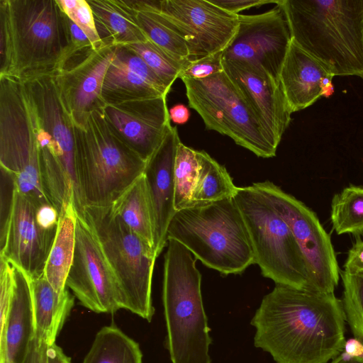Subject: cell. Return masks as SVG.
<instances>
[{"instance_id":"1","label":"cell","mask_w":363,"mask_h":363,"mask_svg":"<svg viewBox=\"0 0 363 363\" xmlns=\"http://www.w3.org/2000/svg\"><path fill=\"white\" fill-rule=\"evenodd\" d=\"M342 300L276 284L252 316L254 345L276 363H328L346 345Z\"/></svg>"},{"instance_id":"2","label":"cell","mask_w":363,"mask_h":363,"mask_svg":"<svg viewBox=\"0 0 363 363\" xmlns=\"http://www.w3.org/2000/svg\"><path fill=\"white\" fill-rule=\"evenodd\" d=\"M291 40L335 76L363 79V0H279Z\"/></svg>"},{"instance_id":"3","label":"cell","mask_w":363,"mask_h":363,"mask_svg":"<svg viewBox=\"0 0 363 363\" xmlns=\"http://www.w3.org/2000/svg\"><path fill=\"white\" fill-rule=\"evenodd\" d=\"M65 45L56 0H0V76L52 74Z\"/></svg>"},{"instance_id":"4","label":"cell","mask_w":363,"mask_h":363,"mask_svg":"<svg viewBox=\"0 0 363 363\" xmlns=\"http://www.w3.org/2000/svg\"><path fill=\"white\" fill-rule=\"evenodd\" d=\"M162 301L166 346L172 363H211L210 328L201 295L196 259L182 244L168 239Z\"/></svg>"},{"instance_id":"5","label":"cell","mask_w":363,"mask_h":363,"mask_svg":"<svg viewBox=\"0 0 363 363\" xmlns=\"http://www.w3.org/2000/svg\"><path fill=\"white\" fill-rule=\"evenodd\" d=\"M167 236L223 274L242 273L255 264L249 234L233 196L177 211Z\"/></svg>"},{"instance_id":"6","label":"cell","mask_w":363,"mask_h":363,"mask_svg":"<svg viewBox=\"0 0 363 363\" xmlns=\"http://www.w3.org/2000/svg\"><path fill=\"white\" fill-rule=\"evenodd\" d=\"M75 166L82 206H107L143 173L146 162L116 134L102 110L74 126Z\"/></svg>"},{"instance_id":"7","label":"cell","mask_w":363,"mask_h":363,"mask_svg":"<svg viewBox=\"0 0 363 363\" xmlns=\"http://www.w3.org/2000/svg\"><path fill=\"white\" fill-rule=\"evenodd\" d=\"M80 215L96 238L118 284L122 308L151 322L154 250L107 206H84Z\"/></svg>"},{"instance_id":"8","label":"cell","mask_w":363,"mask_h":363,"mask_svg":"<svg viewBox=\"0 0 363 363\" xmlns=\"http://www.w3.org/2000/svg\"><path fill=\"white\" fill-rule=\"evenodd\" d=\"M233 198L243 217L255 264L276 284L311 291L303 253L286 221L255 187H238Z\"/></svg>"},{"instance_id":"9","label":"cell","mask_w":363,"mask_h":363,"mask_svg":"<svg viewBox=\"0 0 363 363\" xmlns=\"http://www.w3.org/2000/svg\"><path fill=\"white\" fill-rule=\"evenodd\" d=\"M38 129L34 104L24 82L0 76V168L13 176L17 191L38 207L50 203L40 177Z\"/></svg>"},{"instance_id":"10","label":"cell","mask_w":363,"mask_h":363,"mask_svg":"<svg viewBox=\"0 0 363 363\" xmlns=\"http://www.w3.org/2000/svg\"><path fill=\"white\" fill-rule=\"evenodd\" d=\"M180 79L189 106L199 114L207 129L230 137L257 157L276 155L277 150L224 70L201 79Z\"/></svg>"},{"instance_id":"11","label":"cell","mask_w":363,"mask_h":363,"mask_svg":"<svg viewBox=\"0 0 363 363\" xmlns=\"http://www.w3.org/2000/svg\"><path fill=\"white\" fill-rule=\"evenodd\" d=\"M252 186L269 200L292 231L307 265L311 291L334 293L339 267L330 237L315 213L272 182Z\"/></svg>"},{"instance_id":"12","label":"cell","mask_w":363,"mask_h":363,"mask_svg":"<svg viewBox=\"0 0 363 363\" xmlns=\"http://www.w3.org/2000/svg\"><path fill=\"white\" fill-rule=\"evenodd\" d=\"M66 287L83 306L94 313H114L122 308L114 274L96 238L79 213L74 254Z\"/></svg>"},{"instance_id":"13","label":"cell","mask_w":363,"mask_h":363,"mask_svg":"<svg viewBox=\"0 0 363 363\" xmlns=\"http://www.w3.org/2000/svg\"><path fill=\"white\" fill-rule=\"evenodd\" d=\"M159 11L185 38L191 60L223 52L233 42L240 26L238 14L209 0H161Z\"/></svg>"},{"instance_id":"14","label":"cell","mask_w":363,"mask_h":363,"mask_svg":"<svg viewBox=\"0 0 363 363\" xmlns=\"http://www.w3.org/2000/svg\"><path fill=\"white\" fill-rule=\"evenodd\" d=\"M240 26L223 59L242 60L264 69L274 79L279 74L291 36L287 21L279 6L255 15L238 14Z\"/></svg>"},{"instance_id":"15","label":"cell","mask_w":363,"mask_h":363,"mask_svg":"<svg viewBox=\"0 0 363 363\" xmlns=\"http://www.w3.org/2000/svg\"><path fill=\"white\" fill-rule=\"evenodd\" d=\"M117 47L105 45L77 62L52 73L60 99L74 126L84 128L91 113L106 105L102 87Z\"/></svg>"},{"instance_id":"16","label":"cell","mask_w":363,"mask_h":363,"mask_svg":"<svg viewBox=\"0 0 363 363\" xmlns=\"http://www.w3.org/2000/svg\"><path fill=\"white\" fill-rule=\"evenodd\" d=\"M224 71L257 118L270 144L277 150L292 112L279 81L260 67L223 59Z\"/></svg>"},{"instance_id":"17","label":"cell","mask_w":363,"mask_h":363,"mask_svg":"<svg viewBox=\"0 0 363 363\" xmlns=\"http://www.w3.org/2000/svg\"><path fill=\"white\" fill-rule=\"evenodd\" d=\"M38 206L17 191L4 236L0 257L21 269L30 279L43 275L57 229L45 230L37 222Z\"/></svg>"},{"instance_id":"18","label":"cell","mask_w":363,"mask_h":363,"mask_svg":"<svg viewBox=\"0 0 363 363\" xmlns=\"http://www.w3.org/2000/svg\"><path fill=\"white\" fill-rule=\"evenodd\" d=\"M167 96L106 104L103 108L112 130L146 162L171 125Z\"/></svg>"},{"instance_id":"19","label":"cell","mask_w":363,"mask_h":363,"mask_svg":"<svg viewBox=\"0 0 363 363\" xmlns=\"http://www.w3.org/2000/svg\"><path fill=\"white\" fill-rule=\"evenodd\" d=\"M180 138L170 125L162 143L147 160L144 171L153 216L154 250L158 257L167 242V229L174 215V168Z\"/></svg>"},{"instance_id":"20","label":"cell","mask_w":363,"mask_h":363,"mask_svg":"<svg viewBox=\"0 0 363 363\" xmlns=\"http://www.w3.org/2000/svg\"><path fill=\"white\" fill-rule=\"evenodd\" d=\"M169 90L139 55L118 45L103 84L106 104L167 96Z\"/></svg>"},{"instance_id":"21","label":"cell","mask_w":363,"mask_h":363,"mask_svg":"<svg viewBox=\"0 0 363 363\" xmlns=\"http://www.w3.org/2000/svg\"><path fill=\"white\" fill-rule=\"evenodd\" d=\"M333 77L319 61L291 40L279 82L292 113L310 106L321 96H330L334 92Z\"/></svg>"},{"instance_id":"22","label":"cell","mask_w":363,"mask_h":363,"mask_svg":"<svg viewBox=\"0 0 363 363\" xmlns=\"http://www.w3.org/2000/svg\"><path fill=\"white\" fill-rule=\"evenodd\" d=\"M14 288L9 313L0 328V363H23L35 337L31 279L14 265Z\"/></svg>"},{"instance_id":"23","label":"cell","mask_w":363,"mask_h":363,"mask_svg":"<svg viewBox=\"0 0 363 363\" xmlns=\"http://www.w3.org/2000/svg\"><path fill=\"white\" fill-rule=\"evenodd\" d=\"M147 38L182 62L191 60L189 45L178 28L160 11V1L123 0Z\"/></svg>"},{"instance_id":"24","label":"cell","mask_w":363,"mask_h":363,"mask_svg":"<svg viewBox=\"0 0 363 363\" xmlns=\"http://www.w3.org/2000/svg\"><path fill=\"white\" fill-rule=\"evenodd\" d=\"M35 317V336L48 345L55 343L73 305L74 297L67 289L58 294L44 276L31 279Z\"/></svg>"},{"instance_id":"25","label":"cell","mask_w":363,"mask_h":363,"mask_svg":"<svg viewBox=\"0 0 363 363\" xmlns=\"http://www.w3.org/2000/svg\"><path fill=\"white\" fill-rule=\"evenodd\" d=\"M96 28L106 45L123 46L148 40L123 0H87Z\"/></svg>"},{"instance_id":"26","label":"cell","mask_w":363,"mask_h":363,"mask_svg":"<svg viewBox=\"0 0 363 363\" xmlns=\"http://www.w3.org/2000/svg\"><path fill=\"white\" fill-rule=\"evenodd\" d=\"M77 215L73 204L60 213L55 240L44 269V277L60 295L67 289V278L73 261Z\"/></svg>"},{"instance_id":"27","label":"cell","mask_w":363,"mask_h":363,"mask_svg":"<svg viewBox=\"0 0 363 363\" xmlns=\"http://www.w3.org/2000/svg\"><path fill=\"white\" fill-rule=\"evenodd\" d=\"M111 207L126 225L154 250L153 216L144 174L113 203Z\"/></svg>"},{"instance_id":"28","label":"cell","mask_w":363,"mask_h":363,"mask_svg":"<svg viewBox=\"0 0 363 363\" xmlns=\"http://www.w3.org/2000/svg\"><path fill=\"white\" fill-rule=\"evenodd\" d=\"M82 363H143L138 342L114 325L101 328Z\"/></svg>"},{"instance_id":"29","label":"cell","mask_w":363,"mask_h":363,"mask_svg":"<svg viewBox=\"0 0 363 363\" xmlns=\"http://www.w3.org/2000/svg\"><path fill=\"white\" fill-rule=\"evenodd\" d=\"M196 155L199 168L191 206L233 196L238 186L225 167L203 150H196Z\"/></svg>"},{"instance_id":"30","label":"cell","mask_w":363,"mask_h":363,"mask_svg":"<svg viewBox=\"0 0 363 363\" xmlns=\"http://www.w3.org/2000/svg\"><path fill=\"white\" fill-rule=\"evenodd\" d=\"M330 217L337 234H363V187L351 185L335 194Z\"/></svg>"},{"instance_id":"31","label":"cell","mask_w":363,"mask_h":363,"mask_svg":"<svg viewBox=\"0 0 363 363\" xmlns=\"http://www.w3.org/2000/svg\"><path fill=\"white\" fill-rule=\"evenodd\" d=\"M199 168L196 150L180 141L177 148L174 168L176 211L191 206Z\"/></svg>"},{"instance_id":"32","label":"cell","mask_w":363,"mask_h":363,"mask_svg":"<svg viewBox=\"0 0 363 363\" xmlns=\"http://www.w3.org/2000/svg\"><path fill=\"white\" fill-rule=\"evenodd\" d=\"M123 46L139 55L169 89L187 62L178 61L149 40Z\"/></svg>"},{"instance_id":"33","label":"cell","mask_w":363,"mask_h":363,"mask_svg":"<svg viewBox=\"0 0 363 363\" xmlns=\"http://www.w3.org/2000/svg\"><path fill=\"white\" fill-rule=\"evenodd\" d=\"M344 291L342 300L346 321L354 337L363 343V273L340 272Z\"/></svg>"},{"instance_id":"34","label":"cell","mask_w":363,"mask_h":363,"mask_svg":"<svg viewBox=\"0 0 363 363\" xmlns=\"http://www.w3.org/2000/svg\"><path fill=\"white\" fill-rule=\"evenodd\" d=\"M61 18L66 45L57 71L77 62L95 50L88 37L62 9Z\"/></svg>"},{"instance_id":"35","label":"cell","mask_w":363,"mask_h":363,"mask_svg":"<svg viewBox=\"0 0 363 363\" xmlns=\"http://www.w3.org/2000/svg\"><path fill=\"white\" fill-rule=\"evenodd\" d=\"M63 12L88 37L94 50L104 44L98 34L92 10L87 0H56Z\"/></svg>"},{"instance_id":"36","label":"cell","mask_w":363,"mask_h":363,"mask_svg":"<svg viewBox=\"0 0 363 363\" xmlns=\"http://www.w3.org/2000/svg\"><path fill=\"white\" fill-rule=\"evenodd\" d=\"M223 52L189 60L180 72L179 78L201 79L223 72Z\"/></svg>"},{"instance_id":"37","label":"cell","mask_w":363,"mask_h":363,"mask_svg":"<svg viewBox=\"0 0 363 363\" xmlns=\"http://www.w3.org/2000/svg\"><path fill=\"white\" fill-rule=\"evenodd\" d=\"M1 170V221H0V238H1L6 230L10 214L11 212L16 183L13 176L0 168Z\"/></svg>"},{"instance_id":"38","label":"cell","mask_w":363,"mask_h":363,"mask_svg":"<svg viewBox=\"0 0 363 363\" xmlns=\"http://www.w3.org/2000/svg\"><path fill=\"white\" fill-rule=\"evenodd\" d=\"M216 6L233 14H238L250 8L260 6L264 4H278L279 0H209Z\"/></svg>"},{"instance_id":"39","label":"cell","mask_w":363,"mask_h":363,"mask_svg":"<svg viewBox=\"0 0 363 363\" xmlns=\"http://www.w3.org/2000/svg\"><path fill=\"white\" fill-rule=\"evenodd\" d=\"M328 363H363V343L355 338L347 341L344 351Z\"/></svg>"},{"instance_id":"40","label":"cell","mask_w":363,"mask_h":363,"mask_svg":"<svg viewBox=\"0 0 363 363\" xmlns=\"http://www.w3.org/2000/svg\"><path fill=\"white\" fill-rule=\"evenodd\" d=\"M38 223L45 230L57 229L60 220L57 210L50 203H45L37 208Z\"/></svg>"},{"instance_id":"41","label":"cell","mask_w":363,"mask_h":363,"mask_svg":"<svg viewBox=\"0 0 363 363\" xmlns=\"http://www.w3.org/2000/svg\"><path fill=\"white\" fill-rule=\"evenodd\" d=\"M344 271L354 274L363 273V239L357 240L349 250Z\"/></svg>"},{"instance_id":"42","label":"cell","mask_w":363,"mask_h":363,"mask_svg":"<svg viewBox=\"0 0 363 363\" xmlns=\"http://www.w3.org/2000/svg\"><path fill=\"white\" fill-rule=\"evenodd\" d=\"M48 346L44 341L35 336L23 363H47Z\"/></svg>"},{"instance_id":"43","label":"cell","mask_w":363,"mask_h":363,"mask_svg":"<svg viewBox=\"0 0 363 363\" xmlns=\"http://www.w3.org/2000/svg\"><path fill=\"white\" fill-rule=\"evenodd\" d=\"M169 118L174 123L182 125L186 123L190 116L189 108L184 104H178L169 110Z\"/></svg>"},{"instance_id":"44","label":"cell","mask_w":363,"mask_h":363,"mask_svg":"<svg viewBox=\"0 0 363 363\" xmlns=\"http://www.w3.org/2000/svg\"><path fill=\"white\" fill-rule=\"evenodd\" d=\"M47 363H72L70 359L64 353L56 343L48 345L47 348Z\"/></svg>"}]
</instances>
